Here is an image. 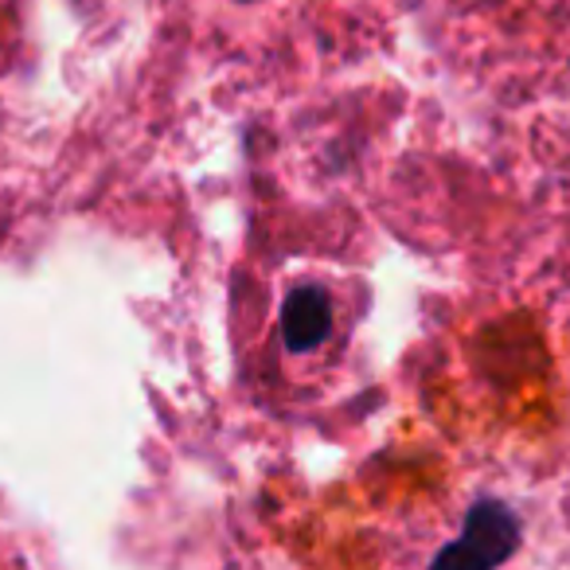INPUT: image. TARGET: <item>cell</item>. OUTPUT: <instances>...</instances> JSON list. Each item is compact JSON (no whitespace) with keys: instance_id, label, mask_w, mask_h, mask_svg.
Instances as JSON below:
<instances>
[{"instance_id":"1","label":"cell","mask_w":570,"mask_h":570,"mask_svg":"<svg viewBox=\"0 0 570 570\" xmlns=\"http://www.w3.org/2000/svg\"><path fill=\"white\" fill-rule=\"evenodd\" d=\"M325 302L317 294H302L289 302V313H285V333H289V344L294 348H309V344L321 341L325 333Z\"/></svg>"}]
</instances>
